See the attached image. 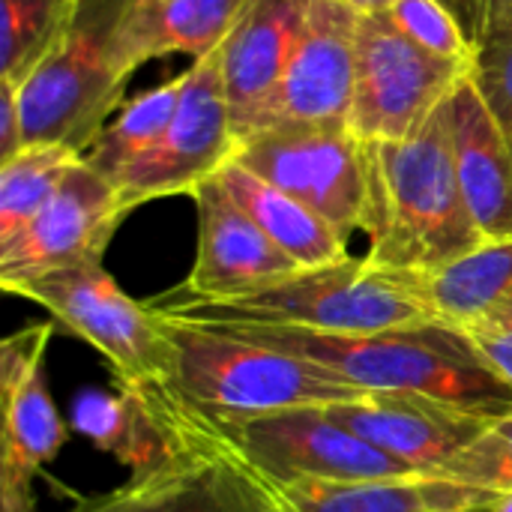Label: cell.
<instances>
[{"label": "cell", "mask_w": 512, "mask_h": 512, "mask_svg": "<svg viewBox=\"0 0 512 512\" xmlns=\"http://www.w3.org/2000/svg\"><path fill=\"white\" fill-rule=\"evenodd\" d=\"M210 330L321 363L366 393H417L486 414L512 408L510 384L489 369L462 330L447 324L360 333L270 324H213Z\"/></svg>", "instance_id": "obj_1"}, {"label": "cell", "mask_w": 512, "mask_h": 512, "mask_svg": "<svg viewBox=\"0 0 512 512\" xmlns=\"http://www.w3.org/2000/svg\"><path fill=\"white\" fill-rule=\"evenodd\" d=\"M156 0H78L60 45L18 87L24 144L87 153L108 117L123 108L129 75L153 60Z\"/></svg>", "instance_id": "obj_2"}, {"label": "cell", "mask_w": 512, "mask_h": 512, "mask_svg": "<svg viewBox=\"0 0 512 512\" xmlns=\"http://www.w3.org/2000/svg\"><path fill=\"white\" fill-rule=\"evenodd\" d=\"M369 204L366 261L384 270H435L471 249L483 234L468 210L444 105L408 138L363 141Z\"/></svg>", "instance_id": "obj_3"}, {"label": "cell", "mask_w": 512, "mask_h": 512, "mask_svg": "<svg viewBox=\"0 0 512 512\" xmlns=\"http://www.w3.org/2000/svg\"><path fill=\"white\" fill-rule=\"evenodd\" d=\"M156 315L183 324H270L306 330H387L429 324V312L402 288L393 270L360 258L297 270L255 294L234 300H198L165 291L147 303Z\"/></svg>", "instance_id": "obj_4"}, {"label": "cell", "mask_w": 512, "mask_h": 512, "mask_svg": "<svg viewBox=\"0 0 512 512\" xmlns=\"http://www.w3.org/2000/svg\"><path fill=\"white\" fill-rule=\"evenodd\" d=\"M174 366L165 387L189 411L213 420H246L291 408H324L366 390L321 363L252 345L201 324L171 321Z\"/></svg>", "instance_id": "obj_5"}, {"label": "cell", "mask_w": 512, "mask_h": 512, "mask_svg": "<svg viewBox=\"0 0 512 512\" xmlns=\"http://www.w3.org/2000/svg\"><path fill=\"white\" fill-rule=\"evenodd\" d=\"M12 294L33 300L57 327L96 348L111 363L117 384L138 387L171 378L174 345L165 318L132 300L102 261L27 279Z\"/></svg>", "instance_id": "obj_6"}, {"label": "cell", "mask_w": 512, "mask_h": 512, "mask_svg": "<svg viewBox=\"0 0 512 512\" xmlns=\"http://www.w3.org/2000/svg\"><path fill=\"white\" fill-rule=\"evenodd\" d=\"M468 75V63L435 57L390 15H360L351 132L360 141H399L417 132Z\"/></svg>", "instance_id": "obj_7"}, {"label": "cell", "mask_w": 512, "mask_h": 512, "mask_svg": "<svg viewBox=\"0 0 512 512\" xmlns=\"http://www.w3.org/2000/svg\"><path fill=\"white\" fill-rule=\"evenodd\" d=\"M234 159L324 216L345 240L363 231L366 147L351 126H276L237 144Z\"/></svg>", "instance_id": "obj_8"}, {"label": "cell", "mask_w": 512, "mask_h": 512, "mask_svg": "<svg viewBox=\"0 0 512 512\" xmlns=\"http://www.w3.org/2000/svg\"><path fill=\"white\" fill-rule=\"evenodd\" d=\"M234 153L237 135L216 48L183 72L180 105L159 141L114 180L120 204L132 213L156 198L192 195L195 186L216 177Z\"/></svg>", "instance_id": "obj_9"}, {"label": "cell", "mask_w": 512, "mask_h": 512, "mask_svg": "<svg viewBox=\"0 0 512 512\" xmlns=\"http://www.w3.org/2000/svg\"><path fill=\"white\" fill-rule=\"evenodd\" d=\"M357 21L360 15L339 0H309L285 72L249 135L276 126H351Z\"/></svg>", "instance_id": "obj_10"}, {"label": "cell", "mask_w": 512, "mask_h": 512, "mask_svg": "<svg viewBox=\"0 0 512 512\" xmlns=\"http://www.w3.org/2000/svg\"><path fill=\"white\" fill-rule=\"evenodd\" d=\"M54 321L30 324L0 345V512H36L33 480L66 444V426L45 384Z\"/></svg>", "instance_id": "obj_11"}, {"label": "cell", "mask_w": 512, "mask_h": 512, "mask_svg": "<svg viewBox=\"0 0 512 512\" xmlns=\"http://www.w3.org/2000/svg\"><path fill=\"white\" fill-rule=\"evenodd\" d=\"M123 219L117 186L81 159L36 219L0 243V288L12 294L27 279L102 261Z\"/></svg>", "instance_id": "obj_12"}, {"label": "cell", "mask_w": 512, "mask_h": 512, "mask_svg": "<svg viewBox=\"0 0 512 512\" xmlns=\"http://www.w3.org/2000/svg\"><path fill=\"white\" fill-rule=\"evenodd\" d=\"M153 417L180 447L177 456L69 512H273L264 489L231 456L159 414Z\"/></svg>", "instance_id": "obj_13"}, {"label": "cell", "mask_w": 512, "mask_h": 512, "mask_svg": "<svg viewBox=\"0 0 512 512\" xmlns=\"http://www.w3.org/2000/svg\"><path fill=\"white\" fill-rule=\"evenodd\" d=\"M324 411L348 432L390 453L417 474H435L504 417L417 393H360L324 405Z\"/></svg>", "instance_id": "obj_14"}, {"label": "cell", "mask_w": 512, "mask_h": 512, "mask_svg": "<svg viewBox=\"0 0 512 512\" xmlns=\"http://www.w3.org/2000/svg\"><path fill=\"white\" fill-rule=\"evenodd\" d=\"M192 201L198 210V255L186 282L174 291L198 300H234L303 270L258 228L216 177L195 186Z\"/></svg>", "instance_id": "obj_15"}, {"label": "cell", "mask_w": 512, "mask_h": 512, "mask_svg": "<svg viewBox=\"0 0 512 512\" xmlns=\"http://www.w3.org/2000/svg\"><path fill=\"white\" fill-rule=\"evenodd\" d=\"M459 183L483 240H512V147L468 75L444 99Z\"/></svg>", "instance_id": "obj_16"}, {"label": "cell", "mask_w": 512, "mask_h": 512, "mask_svg": "<svg viewBox=\"0 0 512 512\" xmlns=\"http://www.w3.org/2000/svg\"><path fill=\"white\" fill-rule=\"evenodd\" d=\"M306 12L309 0H255L231 36L219 45L237 144L249 135L258 111L279 84L303 30Z\"/></svg>", "instance_id": "obj_17"}, {"label": "cell", "mask_w": 512, "mask_h": 512, "mask_svg": "<svg viewBox=\"0 0 512 512\" xmlns=\"http://www.w3.org/2000/svg\"><path fill=\"white\" fill-rule=\"evenodd\" d=\"M261 489L273 512H492L498 501L492 492L429 474Z\"/></svg>", "instance_id": "obj_18"}, {"label": "cell", "mask_w": 512, "mask_h": 512, "mask_svg": "<svg viewBox=\"0 0 512 512\" xmlns=\"http://www.w3.org/2000/svg\"><path fill=\"white\" fill-rule=\"evenodd\" d=\"M435 324L468 330L512 291V240H486L435 270H393Z\"/></svg>", "instance_id": "obj_19"}, {"label": "cell", "mask_w": 512, "mask_h": 512, "mask_svg": "<svg viewBox=\"0 0 512 512\" xmlns=\"http://www.w3.org/2000/svg\"><path fill=\"white\" fill-rule=\"evenodd\" d=\"M216 180L297 267L309 270L351 258L348 240L324 216L279 186L267 183L237 159L222 165Z\"/></svg>", "instance_id": "obj_20"}, {"label": "cell", "mask_w": 512, "mask_h": 512, "mask_svg": "<svg viewBox=\"0 0 512 512\" xmlns=\"http://www.w3.org/2000/svg\"><path fill=\"white\" fill-rule=\"evenodd\" d=\"M72 423L99 450L129 465L132 477L162 468L180 450L165 435V429L159 426L153 411L144 405V399L135 390L120 387V384L114 396H105V393L81 396L75 405Z\"/></svg>", "instance_id": "obj_21"}, {"label": "cell", "mask_w": 512, "mask_h": 512, "mask_svg": "<svg viewBox=\"0 0 512 512\" xmlns=\"http://www.w3.org/2000/svg\"><path fill=\"white\" fill-rule=\"evenodd\" d=\"M180 93H183V75L168 78L159 87L123 102L117 117L105 123V129L96 135V141L84 153L87 165H93L102 177L114 183L168 129L180 105Z\"/></svg>", "instance_id": "obj_22"}, {"label": "cell", "mask_w": 512, "mask_h": 512, "mask_svg": "<svg viewBox=\"0 0 512 512\" xmlns=\"http://www.w3.org/2000/svg\"><path fill=\"white\" fill-rule=\"evenodd\" d=\"M84 156L60 144H24L0 162V243L27 228Z\"/></svg>", "instance_id": "obj_23"}, {"label": "cell", "mask_w": 512, "mask_h": 512, "mask_svg": "<svg viewBox=\"0 0 512 512\" xmlns=\"http://www.w3.org/2000/svg\"><path fill=\"white\" fill-rule=\"evenodd\" d=\"M78 0H0V78L21 87L60 45Z\"/></svg>", "instance_id": "obj_24"}, {"label": "cell", "mask_w": 512, "mask_h": 512, "mask_svg": "<svg viewBox=\"0 0 512 512\" xmlns=\"http://www.w3.org/2000/svg\"><path fill=\"white\" fill-rule=\"evenodd\" d=\"M255 0H156L150 12L153 57L213 54Z\"/></svg>", "instance_id": "obj_25"}, {"label": "cell", "mask_w": 512, "mask_h": 512, "mask_svg": "<svg viewBox=\"0 0 512 512\" xmlns=\"http://www.w3.org/2000/svg\"><path fill=\"white\" fill-rule=\"evenodd\" d=\"M471 48L468 81L512 147V24H489Z\"/></svg>", "instance_id": "obj_26"}, {"label": "cell", "mask_w": 512, "mask_h": 512, "mask_svg": "<svg viewBox=\"0 0 512 512\" xmlns=\"http://www.w3.org/2000/svg\"><path fill=\"white\" fill-rule=\"evenodd\" d=\"M429 477L453 480L492 495L512 492V408Z\"/></svg>", "instance_id": "obj_27"}, {"label": "cell", "mask_w": 512, "mask_h": 512, "mask_svg": "<svg viewBox=\"0 0 512 512\" xmlns=\"http://www.w3.org/2000/svg\"><path fill=\"white\" fill-rule=\"evenodd\" d=\"M390 21L420 48L444 60L471 63V42L444 0H396Z\"/></svg>", "instance_id": "obj_28"}, {"label": "cell", "mask_w": 512, "mask_h": 512, "mask_svg": "<svg viewBox=\"0 0 512 512\" xmlns=\"http://www.w3.org/2000/svg\"><path fill=\"white\" fill-rule=\"evenodd\" d=\"M489 369L512 387V315H492L468 330H462Z\"/></svg>", "instance_id": "obj_29"}, {"label": "cell", "mask_w": 512, "mask_h": 512, "mask_svg": "<svg viewBox=\"0 0 512 512\" xmlns=\"http://www.w3.org/2000/svg\"><path fill=\"white\" fill-rule=\"evenodd\" d=\"M444 3L462 24L468 42H474L492 21H498L512 9V0H444Z\"/></svg>", "instance_id": "obj_30"}, {"label": "cell", "mask_w": 512, "mask_h": 512, "mask_svg": "<svg viewBox=\"0 0 512 512\" xmlns=\"http://www.w3.org/2000/svg\"><path fill=\"white\" fill-rule=\"evenodd\" d=\"M24 147V120L18 105V87L0 78V162L12 159Z\"/></svg>", "instance_id": "obj_31"}, {"label": "cell", "mask_w": 512, "mask_h": 512, "mask_svg": "<svg viewBox=\"0 0 512 512\" xmlns=\"http://www.w3.org/2000/svg\"><path fill=\"white\" fill-rule=\"evenodd\" d=\"M339 3L354 9L357 15H384L396 6V0H339Z\"/></svg>", "instance_id": "obj_32"}, {"label": "cell", "mask_w": 512, "mask_h": 512, "mask_svg": "<svg viewBox=\"0 0 512 512\" xmlns=\"http://www.w3.org/2000/svg\"><path fill=\"white\" fill-rule=\"evenodd\" d=\"M492 512H512V492H504V495H498V501H495Z\"/></svg>", "instance_id": "obj_33"}, {"label": "cell", "mask_w": 512, "mask_h": 512, "mask_svg": "<svg viewBox=\"0 0 512 512\" xmlns=\"http://www.w3.org/2000/svg\"><path fill=\"white\" fill-rule=\"evenodd\" d=\"M498 21H504V24H512V9H510V12H507V15H501ZM492 24H495V21H492Z\"/></svg>", "instance_id": "obj_34"}]
</instances>
